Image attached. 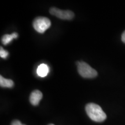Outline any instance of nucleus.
I'll return each instance as SVG.
<instances>
[{
  "mask_svg": "<svg viewBox=\"0 0 125 125\" xmlns=\"http://www.w3.org/2000/svg\"><path fill=\"white\" fill-rule=\"evenodd\" d=\"M86 112L92 121L103 122L107 118V115L100 106L94 103H89L85 107Z\"/></svg>",
  "mask_w": 125,
  "mask_h": 125,
  "instance_id": "nucleus-1",
  "label": "nucleus"
},
{
  "mask_svg": "<svg viewBox=\"0 0 125 125\" xmlns=\"http://www.w3.org/2000/svg\"><path fill=\"white\" fill-rule=\"evenodd\" d=\"M78 71L81 76L85 78H94L97 76V72L88 64L83 62H77Z\"/></svg>",
  "mask_w": 125,
  "mask_h": 125,
  "instance_id": "nucleus-2",
  "label": "nucleus"
},
{
  "mask_svg": "<svg viewBox=\"0 0 125 125\" xmlns=\"http://www.w3.org/2000/svg\"><path fill=\"white\" fill-rule=\"evenodd\" d=\"M51 26V22L48 18L40 16L35 18L33 21V27L37 32L43 33Z\"/></svg>",
  "mask_w": 125,
  "mask_h": 125,
  "instance_id": "nucleus-3",
  "label": "nucleus"
},
{
  "mask_svg": "<svg viewBox=\"0 0 125 125\" xmlns=\"http://www.w3.org/2000/svg\"><path fill=\"white\" fill-rule=\"evenodd\" d=\"M49 12L51 15L63 20H71L74 17V13L71 10H61L55 7L51 8Z\"/></svg>",
  "mask_w": 125,
  "mask_h": 125,
  "instance_id": "nucleus-4",
  "label": "nucleus"
},
{
  "mask_svg": "<svg viewBox=\"0 0 125 125\" xmlns=\"http://www.w3.org/2000/svg\"><path fill=\"white\" fill-rule=\"evenodd\" d=\"M42 93L38 90H34L30 96V102L32 105H38L42 98Z\"/></svg>",
  "mask_w": 125,
  "mask_h": 125,
  "instance_id": "nucleus-5",
  "label": "nucleus"
},
{
  "mask_svg": "<svg viewBox=\"0 0 125 125\" xmlns=\"http://www.w3.org/2000/svg\"><path fill=\"white\" fill-rule=\"evenodd\" d=\"M37 73L41 77H45L49 73V67L45 64H41L37 68Z\"/></svg>",
  "mask_w": 125,
  "mask_h": 125,
  "instance_id": "nucleus-6",
  "label": "nucleus"
},
{
  "mask_svg": "<svg viewBox=\"0 0 125 125\" xmlns=\"http://www.w3.org/2000/svg\"><path fill=\"white\" fill-rule=\"evenodd\" d=\"M0 86L2 87L11 88L14 86L13 81L11 79H6L2 76H0Z\"/></svg>",
  "mask_w": 125,
  "mask_h": 125,
  "instance_id": "nucleus-7",
  "label": "nucleus"
},
{
  "mask_svg": "<svg viewBox=\"0 0 125 125\" xmlns=\"http://www.w3.org/2000/svg\"><path fill=\"white\" fill-rule=\"evenodd\" d=\"M18 34L16 32H13L12 34H5V35L3 36L2 38V42L3 43V44L6 45L8 44L9 42H10L13 39L18 38Z\"/></svg>",
  "mask_w": 125,
  "mask_h": 125,
  "instance_id": "nucleus-8",
  "label": "nucleus"
},
{
  "mask_svg": "<svg viewBox=\"0 0 125 125\" xmlns=\"http://www.w3.org/2000/svg\"><path fill=\"white\" fill-rule=\"evenodd\" d=\"M8 52L4 50L2 47H1V48H0V56H1V57L3 59H6L8 56Z\"/></svg>",
  "mask_w": 125,
  "mask_h": 125,
  "instance_id": "nucleus-9",
  "label": "nucleus"
},
{
  "mask_svg": "<svg viewBox=\"0 0 125 125\" xmlns=\"http://www.w3.org/2000/svg\"><path fill=\"white\" fill-rule=\"evenodd\" d=\"M10 125H26L22 124V123L20 122L19 121H18V120H15V121L12 122Z\"/></svg>",
  "mask_w": 125,
  "mask_h": 125,
  "instance_id": "nucleus-10",
  "label": "nucleus"
},
{
  "mask_svg": "<svg viewBox=\"0 0 125 125\" xmlns=\"http://www.w3.org/2000/svg\"><path fill=\"white\" fill-rule=\"evenodd\" d=\"M122 41L123 42L125 43V31L123 32V33L122 35Z\"/></svg>",
  "mask_w": 125,
  "mask_h": 125,
  "instance_id": "nucleus-11",
  "label": "nucleus"
},
{
  "mask_svg": "<svg viewBox=\"0 0 125 125\" xmlns=\"http://www.w3.org/2000/svg\"><path fill=\"white\" fill-rule=\"evenodd\" d=\"M48 125H53V124H49Z\"/></svg>",
  "mask_w": 125,
  "mask_h": 125,
  "instance_id": "nucleus-12",
  "label": "nucleus"
}]
</instances>
